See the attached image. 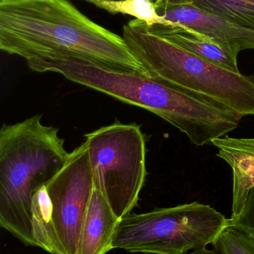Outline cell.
Here are the masks:
<instances>
[{
    "label": "cell",
    "instance_id": "cell-1",
    "mask_svg": "<svg viewBox=\"0 0 254 254\" xmlns=\"http://www.w3.org/2000/svg\"><path fill=\"white\" fill-rule=\"evenodd\" d=\"M37 72H55L70 81L152 112L178 128L196 146L210 144L237 128L243 117L202 95L148 74L123 71L71 55L43 54L26 60Z\"/></svg>",
    "mask_w": 254,
    "mask_h": 254
},
{
    "label": "cell",
    "instance_id": "cell-2",
    "mask_svg": "<svg viewBox=\"0 0 254 254\" xmlns=\"http://www.w3.org/2000/svg\"><path fill=\"white\" fill-rule=\"evenodd\" d=\"M0 49L25 60L61 54L147 74L123 37L86 17L69 0H0Z\"/></svg>",
    "mask_w": 254,
    "mask_h": 254
},
{
    "label": "cell",
    "instance_id": "cell-3",
    "mask_svg": "<svg viewBox=\"0 0 254 254\" xmlns=\"http://www.w3.org/2000/svg\"><path fill=\"white\" fill-rule=\"evenodd\" d=\"M59 128L36 115L0 129V226L27 246L33 235L32 199L63 168L70 153Z\"/></svg>",
    "mask_w": 254,
    "mask_h": 254
},
{
    "label": "cell",
    "instance_id": "cell-4",
    "mask_svg": "<svg viewBox=\"0 0 254 254\" xmlns=\"http://www.w3.org/2000/svg\"><path fill=\"white\" fill-rule=\"evenodd\" d=\"M122 37L151 77L214 100L243 118L254 116V76L201 59L150 32L140 19L124 25Z\"/></svg>",
    "mask_w": 254,
    "mask_h": 254
},
{
    "label": "cell",
    "instance_id": "cell-5",
    "mask_svg": "<svg viewBox=\"0 0 254 254\" xmlns=\"http://www.w3.org/2000/svg\"><path fill=\"white\" fill-rule=\"evenodd\" d=\"M229 219L208 204L194 201L156 208L121 219L112 249L131 253L187 254L213 244Z\"/></svg>",
    "mask_w": 254,
    "mask_h": 254
},
{
    "label": "cell",
    "instance_id": "cell-6",
    "mask_svg": "<svg viewBox=\"0 0 254 254\" xmlns=\"http://www.w3.org/2000/svg\"><path fill=\"white\" fill-rule=\"evenodd\" d=\"M94 188L119 219L137 206L146 182V144L136 124L115 122L85 135Z\"/></svg>",
    "mask_w": 254,
    "mask_h": 254
},
{
    "label": "cell",
    "instance_id": "cell-7",
    "mask_svg": "<svg viewBox=\"0 0 254 254\" xmlns=\"http://www.w3.org/2000/svg\"><path fill=\"white\" fill-rule=\"evenodd\" d=\"M46 188L52 203L58 254H77L94 189L86 142L70 152L63 168Z\"/></svg>",
    "mask_w": 254,
    "mask_h": 254
},
{
    "label": "cell",
    "instance_id": "cell-8",
    "mask_svg": "<svg viewBox=\"0 0 254 254\" xmlns=\"http://www.w3.org/2000/svg\"><path fill=\"white\" fill-rule=\"evenodd\" d=\"M158 13L166 21L185 25L212 37L237 56L241 51L254 50V30L193 4L169 7Z\"/></svg>",
    "mask_w": 254,
    "mask_h": 254
},
{
    "label": "cell",
    "instance_id": "cell-9",
    "mask_svg": "<svg viewBox=\"0 0 254 254\" xmlns=\"http://www.w3.org/2000/svg\"><path fill=\"white\" fill-rule=\"evenodd\" d=\"M219 149L217 156L233 170L231 217L240 214L249 192L254 188V137L237 138L224 136L212 142Z\"/></svg>",
    "mask_w": 254,
    "mask_h": 254
},
{
    "label": "cell",
    "instance_id": "cell-10",
    "mask_svg": "<svg viewBox=\"0 0 254 254\" xmlns=\"http://www.w3.org/2000/svg\"><path fill=\"white\" fill-rule=\"evenodd\" d=\"M144 22L150 32L164 37L201 59L234 72L240 73L237 55L219 44L212 37L180 24L148 25L145 21Z\"/></svg>",
    "mask_w": 254,
    "mask_h": 254
},
{
    "label": "cell",
    "instance_id": "cell-11",
    "mask_svg": "<svg viewBox=\"0 0 254 254\" xmlns=\"http://www.w3.org/2000/svg\"><path fill=\"white\" fill-rule=\"evenodd\" d=\"M120 220L103 194L94 188L77 254H106L112 250L113 237Z\"/></svg>",
    "mask_w": 254,
    "mask_h": 254
},
{
    "label": "cell",
    "instance_id": "cell-12",
    "mask_svg": "<svg viewBox=\"0 0 254 254\" xmlns=\"http://www.w3.org/2000/svg\"><path fill=\"white\" fill-rule=\"evenodd\" d=\"M46 185L40 188L33 196V235L37 247L48 253L58 254V243L52 223V203Z\"/></svg>",
    "mask_w": 254,
    "mask_h": 254
},
{
    "label": "cell",
    "instance_id": "cell-13",
    "mask_svg": "<svg viewBox=\"0 0 254 254\" xmlns=\"http://www.w3.org/2000/svg\"><path fill=\"white\" fill-rule=\"evenodd\" d=\"M193 5L254 30V0H196Z\"/></svg>",
    "mask_w": 254,
    "mask_h": 254
},
{
    "label": "cell",
    "instance_id": "cell-14",
    "mask_svg": "<svg viewBox=\"0 0 254 254\" xmlns=\"http://www.w3.org/2000/svg\"><path fill=\"white\" fill-rule=\"evenodd\" d=\"M156 0H124L119 1H106L102 8L110 13L131 15L136 19L145 21L148 25L163 24L170 25L157 13Z\"/></svg>",
    "mask_w": 254,
    "mask_h": 254
},
{
    "label": "cell",
    "instance_id": "cell-15",
    "mask_svg": "<svg viewBox=\"0 0 254 254\" xmlns=\"http://www.w3.org/2000/svg\"><path fill=\"white\" fill-rule=\"evenodd\" d=\"M219 254H254V240L243 231L229 226L213 243Z\"/></svg>",
    "mask_w": 254,
    "mask_h": 254
},
{
    "label": "cell",
    "instance_id": "cell-16",
    "mask_svg": "<svg viewBox=\"0 0 254 254\" xmlns=\"http://www.w3.org/2000/svg\"><path fill=\"white\" fill-rule=\"evenodd\" d=\"M229 226L243 231L254 240V188L249 192L241 213L230 218Z\"/></svg>",
    "mask_w": 254,
    "mask_h": 254
},
{
    "label": "cell",
    "instance_id": "cell-17",
    "mask_svg": "<svg viewBox=\"0 0 254 254\" xmlns=\"http://www.w3.org/2000/svg\"><path fill=\"white\" fill-rule=\"evenodd\" d=\"M195 1L196 0H156L155 7H156L157 13H159L169 7L193 4Z\"/></svg>",
    "mask_w": 254,
    "mask_h": 254
},
{
    "label": "cell",
    "instance_id": "cell-18",
    "mask_svg": "<svg viewBox=\"0 0 254 254\" xmlns=\"http://www.w3.org/2000/svg\"><path fill=\"white\" fill-rule=\"evenodd\" d=\"M85 1H88V2L92 3V4H95L97 7L101 8L103 6V4L106 1H124V0H85Z\"/></svg>",
    "mask_w": 254,
    "mask_h": 254
},
{
    "label": "cell",
    "instance_id": "cell-19",
    "mask_svg": "<svg viewBox=\"0 0 254 254\" xmlns=\"http://www.w3.org/2000/svg\"><path fill=\"white\" fill-rule=\"evenodd\" d=\"M187 254H219L218 252H216L214 249H212V250H209L207 248H204V249H200V250L195 251V252H191V253H189Z\"/></svg>",
    "mask_w": 254,
    "mask_h": 254
}]
</instances>
